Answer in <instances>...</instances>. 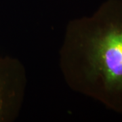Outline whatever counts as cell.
<instances>
[{"instance_id":"6da1fadb","label":"cell","mask_w":122,"mask_h":122,"mask_svg":"<svg viewBox=\"0 0 122 122\" xmlns=\"http://www.w3.org/2000/svg\"><path fill=\"white\" fill-rule=\"evenodd\" d=\"M86 49L89 77L110 91H122V23L111 22L94 30Z\"/></svg>"},{"instance_id":"7a4b0ae2","label":"cell","mask_w":122,"mask_h":122,"mask_svg":"<svg viewBox=\"0 0 122 122\" xmlns=\"http://www.w3.org/2000/svg\"><path fill=\"white\" fill-rule=\"evenodd\" d=\"M22 94V74L18 62L0 57V122L12 121L19 109Z\"/></svg>"}]
</instances>
